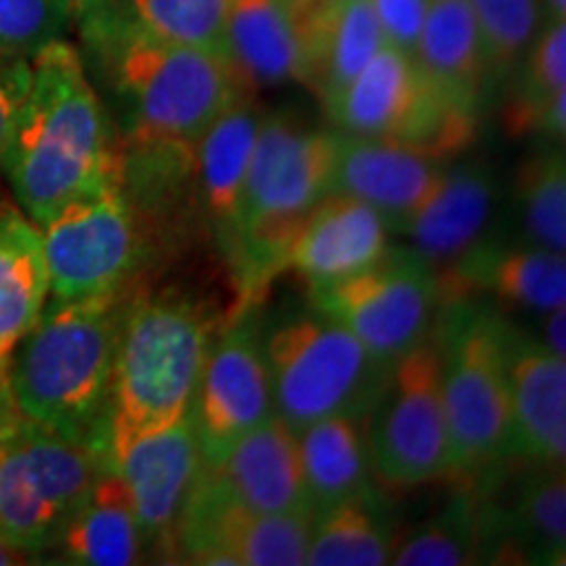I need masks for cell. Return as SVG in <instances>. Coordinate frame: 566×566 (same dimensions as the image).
Returning <instances> with one entry per match:
<instances>
[{"label":"cell","instance_id":"1","mask_svg":"<svg viewBox=\"0 0 566 566\" xmlns=\"http://www.w3.org/2000/svg\"><path fill=\"white\" fill-rule=\"evenodd\" d=\"M17 208L48 223L63 205L105 181L124 179L108 113L80 53L55 40L30 59V87L0 163Z\"/></svg>","mask_w":566,"mask_h":566},{"label":"cell","instance_id":"2","mask_svg":"<svg viewBox=\"0 0 566 566\" xmlns=\"http://www.w3.org/2000/svg\"><path fill=\"white\" fill-rule=\"evenodd\" d=\"M124 321L118 292L42 310L6 363L19 415L108 449L111 384Z\"/></svg>","mask_w":566,"mask_h":566},{"label":"cell","instance_id":"3","mask_svg":"<svg viewBox=\"0 0 566 566\" xmlns=\"http://www.w3.org/2000/svg\"><path fill=\"white\" fill-rule=\"evenodd\" d=\"M336 132L304 129L283 116H263L237 216L221 242L242 286L260 289L286 263L294 231L331 195Z\"/></svg>","mask_w":566,"mask_h":566},{"label":"cell","instance_id":"4","mask_svg":"<svg viewBox=\"0 0 566 566\" xmlns=\"http://www.w3.org/2000/svg\"><path fill=\"white\" fill-rule=\"evenodd\" d=\"M210 344V323L195 304L155 300L126 313L108 405L111 462L189 415Z\"/></svg>","mask_w":566,"mask_h":566},{"label":"cell","instance_id":"5","mask_svg":"<svg viewBox=\"0 0 566 566\" xmlns=\"http://www.w3.org/2000/svg\"><path fill=\"white\" fill-rule=\"evenodd\" d=\"M113 53L116 84L129 103L139 147L195 155L205 129L250 92L229 59L163 40L139 21L118 32Z\"/></svg>","mask_w":566,"mask_h":566},{"label":"cell","instance_id":"6","mask_svg":"<svg viewBox=\"0 0 566 566\" xmlns=\"http://www.w3.org/2000/svg\"><path fill=\"white\" fill-rule=\"evenodd\" d=\"M438 328L441 396L449 428L451 480L472 488L512 459L506 321L457 296Z\"/></svg>","mask_w":566,"mask_h":566},{"label":"cell","instance_id":"7","mask_svg":"<svg viewBox=\"0 0 566 566\" xmlns=\"http://www.w3.org/2000/svg\"><path fill=\"white\" fill-rule=\"evenodd\" d=\"M263 352L273 409L294 433L325 417L367 420L394 367L315 307L271 328Z\"/></svg>","mask_w":566,"mask_h":566},{"label":"cell","instance_id":"8","mask_svg":"<svg viewBox=\"0 0 566 566\" xmlns=\"http://www.w3.org/2000/svg\"><path fill=\"white\" fill-rule=\"evenodd\" d=\"M108 467L105 446L21 417L0 449V535L30 562L51 554L71 514Z\"/></svg>","mask_w":566,"mask_h":566},{"label":"cell","instance_id":"9","mask_svg":"<svg viewBox=\"0 0 566 566\" xmlns=\"http://www.w3.org/2000/svg\"><path fill=\"white\" fill-rule=\"evenodd\" d=\"M323 108L342 134L388 139L436 160L464 153L478 126V111L438 90L412 55L391 45Z\"/></svg>","mask_w":566,"mask_h":566},{"label":"cell","instance_id":"10","mask_svg":"<svg viewBox=\"0 0 566 566\" xmlns=\"http://www.w3.org/2000/svg\"><path fill=\"white\" fill-rule=\"evenodd\" d=\"M367 449L373 472L394 488L451 480L449 428L436 342L417 346L391 367L370 412Z\"/></svg>","mask_w":566,"mask_h":566},{"label":"cell","instance_id":"11","mask_svg":"<svg viewBox=\"0 0 566 566\" xmlns=\"http://www.w3.org/2000/svg\"><path fill=\"white\" fill-rule=\"evenodd\" d=\"M313 307L334 317L388 365L430 342L441 304L438 275L417 252H388L378 265L310 289Z\"/></svg>","mask_w":566,"mask_h":566},{"label":"cell","instance_id":"12","mask_svg":"<svg viewBox=\"0 0 566 566\" xmlns=\"http://www.w3.org/2000/svg\"><path fill=\"white\" fill-rule=\"evenodd\" d=\"M40 231L53 302L116 294L137 263V229L124 179L74 197Z\"/></svg>","mask_w":566,"mask_h":566},{"label":"cell","instance_id":"13","mask_svg":"<svg viewBox=\"0 0 566 566\" xmlns=\"http://www.w3.org/2000/svg\"><path fill=\"white\" fill-rule=\"evenodd\" d=\"M313 514H263L231 499L200 470L181 509L174 546L195 564L302 566Z\"/></svg>","mask_w":566,"mask_h":566},{"label":"cell","instance_id":"14","mask_svg":"<svg viewBox=\"0 0 566 566\" xmlns=\"http://www.w3.org/2000/svg\"><path fill=\"white\" fill-rule=\"evenodd\" d=\"M273 415L263 338L250 323H237L210 344L189 409L202 467L221 464L233 446Z\"/></svg>","mask_w":566,"mask_h":566},{"label":"cell","instance_id":"15","mask_svg":"<svg viewBox=\"0 0 566 566\" xmlns=\"http://www.w3.org/2000/svg\"><path fill=\"white\" fill-rule=\"evenodd\" d=\"M388 252V223L380 212L349 195L331 192L294 231L283 271L321 289L378 265Z\"/></svg>","mask_w":566,"mask_h":566},{"label":"cell","instance_id":"16","mask_svg":"<svg viewBox=\"0 0 566 566\" xmlns=\"http://www.w3.org/2000/svg\"><path fill=\"white\" fill-rule=\"evenodd\" d=\"M111 464L129 488L145 543L174 546L181 509L202 470L192 417L129 443Z\"/></svg>","mask_w":566,"mask_h":566},{"label":"cell","instance_id":"17","mask_svg":"<svg viewBox=\"0 0 566 566\" xmlns=\"http://www.w3.org/2000/svg\"><path fill=\"white\" fill-rule=\"evenodd\" d=\"M506 375L512 405V459L564 464L566 357L506 325Z\"/></svg>","mask_w":566,"mask_h":566},{"label":"cell","instance_id":"18","mask_svg":"<svg viewBox=\"0 0 566 566\" xmlns=\"http://www.w3.org/2000/svg\"><path fill=\"white\" fill-rule=\"evenodd\" d=\"M446 163L388 139L349 137L336 132V163L331 192L363 200L399 229L443 179Z\"/></svg>","mask_w":566,"mask_h":566},{"label":"cell","instance_id":"19","mask_svg":"<svg viewBox=\"0 0 566 566\" xmlns=\"http://www.w3.org/2000/svg\"><path fill=\"white\" fill-rule=\"evenodd\" d=\"M495 202H499V189L483 163L446 166L433 195L396 231L407 233L415 244L412 252L420 254L436 273H443L459 258L485 242Z\"/></svg>","mask_w":566,"mask_h":566},{"label":"cell","instance_id":"20","mask_svg":"<svg viewBox=\"0 0 566 566\" xmlns=\"http://www.w3.org/2000/svg\"><path fill=\"white\" fill-rule=\"evenodd\" d=\"M438 275L441 296H467L488 292L499 302L514 307L546 310L566 304V260L564 252H551L535 244H495L480 242L454 265Z\"/></svg>","mask_w":566,"mask_h":566},{"label":"cell","instance_id":"21","mask_svg":"<svg viewBox=\"0 0 566 566\" xmlns=\"http://www.w3.org/2000/svg\"><path fill=\"white\" fill-rule=\"evenodd\" d=\"M205 470L231 499L254 512L313 514L296 451V433L279 415L244 436L221 464Z\"/></svg>","mask_w":566,"mask_h":566},{"label":"cell","instance_id":"22","mask_svg":"<svg viewBox=\"0 0 566 566\" xmlns=\"http://www.w3.org/2000/svg\"><path fill=\"white\" fill-rule=\"evenodd\" d=\"M386 45L370 0H336L302 27L300 82L323 105L342 92Z\"/></svg>","mask_w":566,"mask_h":566},{"label":"cell","instance_id":"23","mask_svg":"<svg viewBox=\"0 0 566 566\" xmlns=\"http://www.w3.org/2000/svg\"><path fill=\"white\" fill-rule=\"evenodd\" d=\"M142 535L129 488L113 467L101 472L87 499L71 514L51 554L82 566H129L142 558Z\"/></svg>","mask_w":566,"mask_h":566},{"label":"cell","instance_id":"24","mask_svg":"<svg viewBox=\"0 0 566 566\" xmlns=\"http://www.w3.org/2000/svg\"><path fill=\"white\" fill-rule=\"evenodd\" d=\"M226 55L247 90L300 82L302 32L286 0H231Z\"/></svg>","mask_w":566,"mask_h":566},{"label":"cell","instance_id":"25","mask_svg":"<svg viewBox=\"0 0 566 566\" xmlns=\"http://www.w3.org/2000/svg\"><path fill=\"white\" fill-rule=\"evenodd\" d=\"M412 59L438 90L478 111L488 66L470 0H428Z\"/></svg>","mask_w":566,"mask_h":566},{"label":"cell","instance_id":"26","mask_svg":"<svg viewBox=\"0 0 566 566\" xmlns=\"http://www.w3.org/2000/svg\"><path fill=\"white\" fill-rule=\"evenodd\" d=\"M520 488L516 504L495 527L480 514V548L495 543L493 554H514L522 564H564L566 485L564 464H537Z\"/></svg>","mask_w":566,"mask_h":566},{"label":"cell","instance_id":"27","mask_svg":"<svg viewBox=\"0 0 566 566\" xmlns=\"http://www.w3.org/2000/svg\"><path fill=\"white\" fill-rule=\"evenodd\" d=\"M51 296L42 231L19 208H0V365L38 323Z\"/></svg>","mask_w":566,"mask_h":566},{"label":"cell","instance_id":"28","mask_svg":"<svg viewBox=\"0 0 566 566\" xmlns=\"http://www.w3.org/2000/svg\"><path fill=\"white\" fill-rule=\"evenodd\" d=\"M302 478L313 514L370 493V449L363 420L325 417L296 433Z\"/></svg>","mask_w":566,"mask_h":566},{"label":"cell","instance_id":"29","mask_svg":"<svg viewBox=\"0 0 566 566\" xmlns=\"http://www.w3.org/2000/svg\"><path fill=\"white\" fill-rule=\"evenodd\" d=\"M260 124H263V113L254 108L247 95L231 108H226L205 129L195 147L202 202L221 229V239L229 233L239 200H242L247 168H250Z\"/></svg>","mask_w":566,"mask_h":566},{"label":"cell","instance_id":"30","mask_svg":"<svg viewBox=\"0 0 566 566\" xmlns=\"http://www.w3.org/2000/svg\"><path fill=\"white\" fill-rule=\"evenodd\" d=\"M520 82L504 108L509 137L566 134V19L546 21L520 66Z\"/></svg>","mask_w":566,"mask_h":566},{"label":"cell","instance_id":"31","mask_svg":"<svg viewBox=\"0 0 566 566\" xmlns=\"http://www.w3.org/2000/svg\"><path fill=\"white\" fill-rule=\"evenodd\" d=\"M394 537L375 512L370 493L315 514L307 566H384L391 562Z\"/></svg>","mask_w":566,"mask_h":566},{"label":"cell","instance_id":"32","mask_svg":"<svg viewBox=\"0 0 566 566\" xmlns=\"http://www.w3.org/2000/svg\"><path fill=\"white\" fill-rule=\"evenodd\" d=\"M516 202L527 244L566 250V160L562 145L537 150L516 171Z\"/></svg>","mask_w":566,"mask_h":566},{"label":"cell","instance_id":"33","mask_svg":"<svg viewBox=\"0 0 566 566\" xmlns=\"http://www.w3.org/2000/svg\"><path fill=\"white\" fill-rule=\"evenodd\" d=\"M480 548V506L472 488H464L441 514L412 530L399 546H394L396 566H464L478 564Z\"/></svg>","mask_w":566,"mask_h":566},{"label":"cell","instance_id":"34","mask_svg":"<svg viewBox=\"0 0 566 566\" xmlns=\"http://www.w3.org/2000/svg\"><path fill=\"white\" fill-rule=\"evenodd\" d=\"M483 38L488 80L506 76L525 59L546 24L541 0H470Z\"/></svg>","mask_w":566,"mask_h":566},{"label":"cell","instance_id":"35","mask_svg":"<svg viewBox=\"0 0 566 566\" xmlns=\"http://www.w3.org/2000/svg\"><path fill=\"white\" fill-rule=\"evenodd\" d=\"M139 24L163 40L226 55L231 0H132Z\"/></svg>","mask_w":566,"mask_h":566},{"label":"cell","instance_id":"36","mask_svg":"<svg viewBox=\"0 0 566 566\" xmlns=\"http://www.w3.org/2000/svg\"><path fill=\"white\" fill-rule=\"evenodd\" d=\"M69 17V0H0V55L32 59L63 40Z\"/></svg>","mask_w":566,"mask_h":566},{"label":"cell","instance_id":"37","mask_svg":"<svg viewBox=\"0 0 566 566\" xmlns=\"http://www.w3.org/2000/svg\"><path fill=\"white\" fill-rule=\"evenodd\" d=\"M386 45L412 55L420 40L428 0H370Z\"/></svg>","mask_w":566,"mask_h":566},{"label":"cell","instance_id":"38","mask_svg":"<svg viewBox=\"0 0 566 566\" xmlns=\"http://www.w3.org/2000/svg\"><path fill=\"white\" fill-rule=\"evenodd\" d=\"M30 87V59L0 55V163L9 147L19 105Z\"/></svg>","mask_w":566,"mask_h":566},{"label":"cell","instance_id":"39","mask_svg":"<svg viewBox=\"0 0 566 566\" xmlns=\"http://www.w3.org/2000/svg\"><path fill=\"white\" fill-rule=\"evenodd\" d=\"M19 420H21V415L17 409V401H13L9 375H6V365H0V449H3V443L9 441L13 430H17Z\"/></svg>","mask_w":566,"mask_h":566},{"label":"cell","instance_id":"40","mask_svg":"<svg viewBox=\"0 0 566 566\" xmlns=\"http://www.w3.org/2000/svg\"><path fill=\"white\" fill-rule=\"evenodd\" d=\"M543 346L558 357H566V310L554 307L543 313Z\"/></svg>","mask_w":566,"mask_h":566},{"label":"cell","instance_id":"41","mask_svg":"<svg viewBox=\"0 0 566 566\" xmlns=\"http://www.w3.org/2000/svg\"><path fill=\"white\" fill-rule=\"evenodd\" d=\"M289 9H292L296 24H300V32L302 27L307 24L310 19H315L317 13H323L328 6H334L336 0H286Z\"/></svg>","mask_w":566,"mask_h":566},{"label":"cell","instance_id":"42","mask_svg":"<svg viewBox=\"0 0 566 566\" xmlns=\"http://www.w3.org/2000/svg\"><path fill=\"white\" fill-rule=\"evenodd\" d=\"M17 564H30V558L19 554V551L13 548L3 535H0V566H17Z\"/></svg>","mask_w":566,"mask_h":566},{"label":"cell","instance_id":"43","mask_svg":"<svg viewBox=\"0 0 566 566\" xmlns=\"http://www.w3.org/2000/svg\"><path fill=\"white\" fill-rule=\"evenodd\" d=\"M543 17L546 21H562L566 19V0H541Z\"/></svg>","mask_w":566,"mask_h":566}]
</instances>
